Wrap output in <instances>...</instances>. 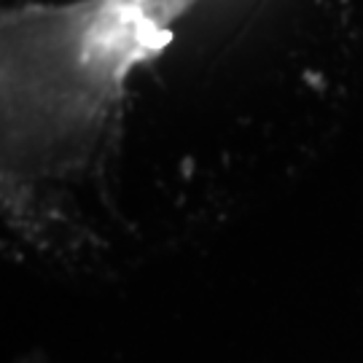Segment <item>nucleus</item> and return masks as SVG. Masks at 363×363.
Listing matches in <instances>:
<instances>
[{"mask_svg":"<svg viewBox=\"0 0 363 363\" xmlns=\"http://www.w3.org/2000/svg\"><path fill=\"white\" fill-rule=\"evenodd\" d=\"M202 0L27 3L0 19V196L13 232L46 240L100 172L130 81Z\"/></svg>","mask_w":363,"mask_h":363,"instance_id":"obj_1","label":"nucleus"},{"mask_svg":"<svg viewBox=\"0 0 363 363\" xmlns=\"http://www.w3.org/2000/svg\"><path fill=\"white\" fill-rule=\"evenodd\" d=\"M25 363H38V361H25Z\"/></svg>","mask_w":363,"mask_h":363,"instance_id":"obj_2","label":"nucleus"}]
</instances>
